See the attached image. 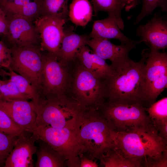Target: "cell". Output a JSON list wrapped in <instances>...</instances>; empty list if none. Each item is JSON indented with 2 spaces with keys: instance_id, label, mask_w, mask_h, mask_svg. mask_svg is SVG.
<instances>
[{
  "instance_id": "1",
  "label": "cell",
  "mask_w": 167,
  "mask_h": 167,
  "mask_svg": "<svg viewBox=\"0 0 167 167\" xmlns=\"http://www.w3.org/2000/svg\"><path fill=\"white\" fill-rule=\"evenodd\" d=\"M112 75L105 80L107 100L123 103L145 104V63L142 57L135 62L129 57L112 67Z\"/></svg>"
},
{
  "instance_id": "2",
  "label": "cell",
  "mask_w": 167,
  "mask_h": 167,
  "mask_svg": "<svg viewBox=\"0 0 167 167\" xmlns=\"http://www.w3.org/2000/svg\"><path fill=\"white\" fill-rule=\"evenodd\" d=\"M74 130L82 154L88 158L99 159L115 147L117 132L97 109L85 107Z\"/></svg>"
},
{
  "instance_id": "3",
  "label": "cell",
  "mask_w": 167,
  "mask_h": 167,
  "mask_svg": "<svg viewBox=\"0 0 167 167\" xmlns=\"http://www.w3.org/2000/svg\"><path fill=\"white\" fill-rule=\"evenodd\" d=\"M36 105L35 126L74 129L84 107L66 93L42 97Z\"/></svg>"
},
{
  "instance_id": "4",
  "label": "cell",
  "mask_w": 167,
  "mask_h": 167,
  "mask_svg": "<svg viewBox=\"0 0 167 167\" xmlns=\"http://www.w3.org/2000/svg\"><path fill=\"white\" fill-rule=\"evenodd\" d=\"M143 103H123L105 100L99 110L116 132L155 128Z\"/></svg>"
},
{
  "instance_id": "5",
  "label": "cell",
  "mask_w": 167,
  "mask_h": 167,
  "mask_svg": "<svg viewBox=\"0 0 167 167\" xmlns=\"http://www.w3.org/2000/svg\"><path fill=\"white\" fill-rule=\"evenodd\" d=\"M117 133L115 147L126 156L140 162L143 167L145 158L167 150V143L161 139L156 129Z\"/></svg>"
},
{
  "instance_id": "6",
  "label": "cell",
  "mask_w": 167,
  "mask_h": 167,
  "mask_svg": "<svg viewBox=\"0 0 167 167\" xmlns=\"http://www.w3.org/2000/svg\"><path fill=\"white\" fill-rule=\"evenodd\" d=\"M71 89L72 96L84 107L98 109L106 100L105 80L80 64L75 69Z\"/></svg>"
},
{
  "instance_id": "7",
  "label": "cell",
  "mask_w": 167,
  "mask_h": 167,
  "mask_svg": "<svg viewBox=\"0 0 167 167\" xmlns=\"http://www.w3.org/2000/svg\"><path fill=\"white\" fill-rule=\"evenodd\" d=\"M63 156L67 166L78 167L81 149L74 129L35 126L32 133Z\"/></svg>"
},
{
  "instance_id": "8",
  "label": "cell",
  "mask_w": 167,
  "mask_h": 167,
  "mask_svg": "<svg viewBox=\"0 0 167 167\" xmlns=\"http://www.w3.org/2000/svg\"><path fill=\"white\" fill-rule=\"evenodd\" d=\"M142 56L145 63V104L150 105L167 87V54L159 50L145 49Z\"/></svg>"
},
{
  "instance_id": "9",
  "label": "cell",
  "mask_w": 167,
  "mask_h": 167,
  "mask_svg": "<svg viewBox=\"0 0 167 167\" xmlns=\"http://www.w3.org/2000/svg\"><path fill=\"white\" fill-rule=\"evenodd\" d=\"M10 48L12 62L9 71H13L25 78L41 96L43 62L40 45H30Z\"/></svg>"
},
{
  "instance_id": "10",
  "label": "cell",
  "mask_w": 167,
  "mask_h": 167,
  "mask_svg": "<svg viewBox=\"0 0 167 167\" xmlns=\"http://www.w3.org/2000/svg\"><path fill=\"white\" fill-rule=\"evenodd\" d=\"M42 51L41 97L59 96L66 93L70 84L66 66V65L61 63L58 58L53 54Z\"/></svg>"
},
{
  "instance_id": "11",
  "label": "cell",
  "mask_w": 167,
  "mask_h": 167,
  "mask_svg": "<svg viewBox=\"0 0 167 167\" xmlns=\"http://www.w3.org/2000/svg\"><path fill=\"white\" fill-rule=\"evenodd\" d=\"M34 22L39 34L42 51L53 54L58 58L62 40L65 35L66 19L40 15Z\"/></svg>"
},
{
  "instance_id": "12",
  "label": "cell",
  "mask_w": 167,
  "mask_h": 167,
  "mask_svg": "<svg viewBox=\"0 0 167 167\" xmlns=\"http://www.w3.org/2000/svg\"><path fill=\"white\" fill-rule=\"evenodd\" d=\"M8 29L6 35L11 47L30 45H38L39 34L33 23L28 18L18 15H10Z\"/></svg>"
},
{
  "instance_id": "13",
  "label": "cell",
  "mask_w": 167,
  "mask_h": 167,
  "mask_svg": "<svg viewBox=\"0 0 167 167\" xmlns=\"http://www.w3.org/2000/svg\"><path fill=\"white\" fill-rule=\"evenodd\" d=\"M0 109L24 131L32 133L36 118V105L32 101L0 100Z\"/></svg>"
},
{
  "instance_id": "14",
  "label": "cell",
  "mask_w": 167,
  "mask_h": 167,
  "mask_svg": "<svg viewBox=\"0 0 167 167\" xmlns=\"http://www.w3.org/2000/svg\"><path fill=\"white\" fill-rule=\"evenodd\" d=\"M136 35L149 49H165L167 47V21L155 15L147 23L137 27Z\"/></svg>"
},
{
  "instance_id": "15",
  "label": "cell",
  "mask_w": 167,
  "mask_h": 167,
  "mask_svg": "<svg viewBox=\"0 0 167 167\" xmlns=\"http://www.w3.org/2000/svg\"><path fill=\"white\" fill-rule=\"evenodd\" d=\"M25 132L16 140L5 161L4 167L34 166L33 156L37 149L35 143L37 139L32 133L30 137L26 136Z\"/></svg>"
},
{
  "instance_id": "16",
  "label": "cell",
  "mask_w": 167,
  "mask_h": 167,
  "mask_svg": "<svg viewBox=\"0 0 167 167\" xmlns=\"http://www.w3.org/2000/svg\"><path fill=\"white\" fill-rule=\"evenodd\" d=\"M137 44L128 43L117 45L108 40L98 38L89 39L87 43L94 53L105 60L110 61L112 67L129 57V52Z\"/></svg>"
},
{
  "instance_id": "17",
  "label": "cell",
  "mask_w": 167,
  "mask_h": 167,
  "mask_svg": "<svg viewBox=\"0 0 167 167\" xmlns=\"http://www.w3.org/2000/svg\"><path fill=\"white\" fill-rule=\"evenodd\" d=\"M76 59L79 64L100 79L106 80L113 73V70L110 65L94 53L87 45L79 49Z\"/></svg>"
},
{
  "instance_id": "18",
  "label": "cell",
  "mask_w": 167,
  "mask_h": 167,
  "mask_svg": "<svg viewBox=\"0 0 167 167\" xmlns=\"http://www.w3.org/2000/svg\"><path fill=\"white\" fill-rule=\"evenodd\" d=\"M112 17L108 16L105 18L94 22L90 34L91 38H102L109 40L116 39L121 44L135 43L137 44L143 42L141 40H133L126 36Z\"/></svg>"
},
{
  "instance_id": "19",
  "label": "cell",
  "mask_w": 167,
  "mask_h": 167,
  "mask_svg": "<svg viewBox=\"0 0 167 167\" xmlns=\"http://www.w3.org/2000/svg\"><path fill=\"white\" fill-rule=\"evenodd\" d=\"M1 4L9 15L19 16L33 21L41 15L40 0H14L1 2Z\"/></svg>"
},
{
  "instance_id": "20",
  "label": "cell",
  "mask_w": 167,
  "mask_h": 167,
  "mask_svg": "<svg viewBox=\"0 0 167 167\" xmlns=\"http://www.w3.org/2000/svg\"><path fill=\"white\" fill-rule=\"evenodd\" d=\"M89 40L85 35H78L75 33H66L61 43L58 59L62 64L67 65L76 59L77 53L82 46L87 45Z\"/></svg>"
},
{
  "instance_id": "21",
  "label": "cell",
  "mask_w": 167,
  "mask_h": 167,
  "mask_svg": "<svg viewBox=\"0 0 167 167\" xmlns=\"http://www.w3.org/2000/svg\"><path fill=\"white\" fill-rule=\"evenodd\" d=\"M38 147L36 154V167H63L67 166L66 161L61 155L45 142L38 139Z\"/></svg>"
},
{
  "instance_id": "22",
  "label": "cell",
  "mask_w": 167,
  "mask_h": 167,
  "mask_svg": "<svg viewBox=\"0 0 167 167\" xmlns=\"http://www.w3.org/2000/svg\"><path fill=\"white\" fill-rule=\"evenodd\" d=\"M94 15L100 11L107 12L109 16L115 20L121 30L124 28V24L121 16L122 11L128 5L127 0H91Z\"/></svg>"
},
{
  "instance_id": "23",
  "label": "cell",
  "mask_w": 167,
  "mask_h": 167,
  "mask_svg": "<svg viewBox=\"0 0 167 167\" xmlns=\"http://www.w3.org/2000/svg\"><path fill=\"white\" fill-rule=\"evenodd\" d=\"M93 7L89 0H71L68 16L75 24L85 27L91 20Z\"/></svg>"
},
{
  "instance_id": "24",
  "label": "cell",
  "mask_w": 167,
  "mask_h": 167,
  "mask_svg": "<svg viewBox=\"0 0 167 167\" xmlns=\"http://www.w3.org/2000/svg\"><path fill=\"white\" fill-rule=\"evenodd\" d=\"M99 160L101 165L104 167H143L140 162L126 156L115 147L102 154Z\"/></svg>"
},
{
  "instance_id": "25",
  "label": "cell",
  "mask_w": 167,
  "mask_h": 167,
  "mask_svg": "<svg viewBox=\"0 0 167 167\" xmlns=\"http://www.w3.org/2000/svg\"><path fill=\"white\" fill-rule=\"evenodd\" d=\"M69 0H40L41 15L66 19Z\"/></svg>"
},
{
  "instance_id": "26",
  "label": "cell",
  "mask_w": 167,
  "mask_h": 167,
  "mask_svg": "<svg viewBox=\"0 0 167 167\" xmlns=\"http://www.w3.org/2000/svg\"><path fill=\"white\" fill-rule=\"evenodd\" d=\"M8 71L9 79L15 84L21 92L28 96L35 104H37L41 97L36 89L23 76L13 71Z\"/></svg>"
},
{
  "instance_id": "27",
  "label": "cell",
  "mask_w": 167,
  "mask_h": 167,
  "mask_svg": "<svg viewBox=\"0 0 167 167\" xmlns=\"http://www.w3.org/2000/svg\"><path fill=\"white\" fill-rule=\"evenodd\" d=\"M1 99L6 101L31 100L22 93L15 84L9 79H3L0 88Z\"/></svg>"
},
{
  "instance_id": "28",
  "label": "cell",
  "mask_w": 167,
  "mask_h": 167,
  "mask_svg": "<svg viewBox=\"0 0 167 167\" xmlns=\"http://www.w3.org/2000/svg\"><path fill=\"white\" fill-rule=\"evenodd\" d=\"M142 7L140 12L137 16L134 23L138 24L144 18L152 14L157 7L163 12L167 11V0H142Z\"/></svg>"
},
{
  "instance_id": "29",
  "label": "cell",
  "mask_w": 167,
  "mask_h": 167,
  "mask_svg": "<svg viewBox=\"0 0 167 167\" xmlns=\"http://www.w3.org/2000/svg\"><path fill=\"white\" fill-rule=\"evenodd\" d=\"M145 110L152 121H167V97L151 104Z\"/></svg>"
},
{
  "instance_id": "30",
  "label": "cell",
  "mask_w": 167,
  "mask_h": 167,
  "mask_svg": "<svg viewBox=\"0 0 167 167\" xmlns=\"http://www.w3.org/2000/svg\"><path fill=\"white\" fill-rule=\"evenodd\" d=\"M24 131L13 122L5 112L0 109V132L19 136Z\"/></svg>"
},
{
  "instance_id": "31",
  "label": "cell",
  "mask_w": 167,
  "mask_h": 167,
  "mask_svg": "<svg viewBox=\"0 0 167 167\" xmlns=\"http://www.w3.org/2000/svg\"><path fill=\"white\" fill-rule=\"evenodd\" d=\"M18 137L0 132V167H4L5 161Z\"/></svg>"
},
{
  "instance_id": "32",
  "label": "cell",
  "mask_w": 167,
  "mask_h": 167,
  "mask_svg": "<svg viewBox=\"0 0 167 167\" xmlns=\"http://www.w3.org/2000/svg\"><path fill=\"white\" fill-rule=\"evenodd\" d=\"M12 62L10 48L4 41H0V69L10 70Z\"/></svg>"
},
{
  "instance_id": "33",
  "label": "cell",
  "mask_w": 167,
  "mask_h": 167,
  "mask_svg": "<svg viewBox=\"0 0 167 167\" xmlns=\"http://www.w3.org/2000/svg\"><path fill=\"white\" fill-rule=\"evenodd\" d=\"M143 167H167V150L155 156H149L145 159Z\"/></svg>"
},
{
  "instance_id": "34",
  "label": "cell",
  "mask_w": 167,
  "mask_h": 167,
  "mask_svg": "<svg viewBox=\"0 0 167 167\" xmlns=\"http://www.w3.org/2000/svg\"><path fill=\"white\" fill-rule=\"evenodd\" d=\"M152 122L160 137L164 142L167 143V121H153Z\"/></svg>"
},
{
  "instance_id": "35",
  "label": "cell",
  "mask_w": 167,
  "mask_h": 167,
  "mask_svg": "<svg viewBox=\"0 0 167 167\" xmlns=\"http://www.w3.org/2000/svg\"><path fill=\"white\" fill-rule=\"evenodd\" d=\"M8 21L7 15L2 8L0 7V34L6 35L8 29Z\"/></svg>"
},
{
  "instance_id": "36",
  "label": "cell",
  "mask_w": 167,
  "mask_h": 167,
  "mask_svg": "<svg viewBox=\"0 0 167 167\" xmlns=\"http://www.w3.org/2000/svg\"><path fill=\"white\" fill-rule=\"evenodd\" d=\"M99 166L94 160L86 157L81 154L79 157V167H98Z\"/></svg>"
},
{
  "instance_id": "37",
  "label": "cell",
  "mask_w": 167,
  "mask_h": 167,
  "mask_svg": "<svg viewBox=\"0 0 167 167\" xmlns=\"http://www.w3.org/2000/svg\"><path fill=\"white\" fill-rule=\"evenodd\" d=\"M128 5L125 11H129L132 9L135 8L140 3L141 0H127Z\"/></svg>"
},
{
  "instance_id": "38",
  "label": "cell",
  "mask_w": 167,
  "mask_h": 167,
  "mask_svg": "<svg viewBox=\"0 0 167 167\" xmlns=\"http://www.w3.org/2000/svg\"><path fill=\"white\" fill-rule=\"evenodd\" d=\"M8 71H6L5 69H0V76L6 78L9 76Z\"/></svg>"
},
{
  "instance_id": "39",
  "label": "cell",
  "mask_w": 167,
  "mask_h": 167,
  "mask_svg": "<svg viewBox=\"0 0 167 167\" xmlns=\"http://www.w3.org/2000/svg\"><path fill=\"white\" fill-rule=\"evenodd\" d=\"M3 81V79L2 80L0 79V100L1 99V92H0V88L2 84Z\"/></svg>"
},
{
  "instance_id": "40",
  "label": "cell",
  "mask_w": 167,
  "mask_h": 167,
  "mask_svg": "<svg viewBox=\"0 0 167 167\" xmlns=\"http://www.w3.org/2000/svg\"><path fill=\"white\" fill-rule=\"evenodd\" d=\"M14 0H2L1 2H8V1H14Z\"/></svg>"
}]
</instances>
